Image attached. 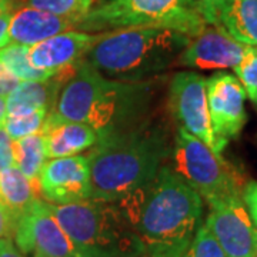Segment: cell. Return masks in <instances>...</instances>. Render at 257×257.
Here are the masks:
<instances>
[{"label": "cell", "mask_w": 257, "mask_h": 257, "mask_svg": "<svg viewBox=\"0 0 257 257\" xmlns=\"http://www.w3.org/2000/svg\"><path fill=\"white\" fill-rule=\"evenodd\" d=\"M25 6L53 13L77 23V28L92 12L94 0H23Z\"/></svg>", "instance_id": "cell-22"}, {"label": "cell", "mask_w": 257, "mask_h": 257, "mask_svg": "<svg viewBox=\"0 0 257 257\" xmlns=\"http://www.w3.org/2000/svg\"><path fill=\"white\" fill-rule=\"evenodd\" d=\"M247 47L220 29L206 23L196 36L190 37L187 46L179 56L177 64L200 70L234 69L241 62Z\"/></svg>", "instance_id": "cell-13"}, {"label": "cell", "mask_w": 257, "mask_h": 257, "mask_svg": "<svg viewBox=\"0 0 257 257\" xmlns=\"http://www.w3.org/2000/svg\"><path fill=\"white\" fill-rule=\"evenodd\" d=\"M197 0H104L93 8L79 29H124L140 26L169 28L189 37L204 26L196 9Z\"/></svg>", "instance_id": "cell-6"}, {"label": "cell", "mask_w": 257, "mask_h": 257, "mask_svg": "<svg viewBox=\"0 0 257 257\" xmlns=\"http://www.w3.org/2000/svg\"><path fill=\"white\" fill-rule=\"evenodd\" d=\"M0 63L20 82L47 80L53 76L36 69L29 59V46L19 43H9L8 46L0 49Z\"/></svg>", "instance_id": "cell-21"}, {"label": "cell", "mask_w": 257, "mask_h": 257, "mask_svg": "<svg viewBox=\"0 0 257 257\" xmlns=\"http://www.w3.org/2000/svg\"><path fill=\"white\" fill-rule=\"evenodd\" d=\"M15 243L32 257H77L73 243L55 217L50 203L37 199L18 221Z\"/></svg>", "instance_id": "cell-9"}, {"label": "cell", "mask_w": 257, "mask_h": 257, "mask_svg": "<svg viewBox=\"0 0 257 257\" xmlns=\"http://www.w3.org/2000/svg\"><path fill=\"white\" fill-rule=\"evenodd\" d=\"M183 257H227V254L214 239L210 230L206 227V224H202L196 231Z\"/></svg>", "instance_id": "cell-25"}, {"label": "cell", "mask_w": 257, "mask_h": 257, "mask_svg": "<svg viewBox=\"0 0 257 257\" xmlns=\"http://www.w3.org/2000/svg\"><path fill=\"white\" fill-rule=\"evenodd\" d=\"M77 67V66H76ZM76 72L66 70L52 76L47 80L20 82L18 87L6 97V116H22L37 110H53L59 93Z\"/></svg>", "instance_id": "cell-17"}, {"label": "cell", "mask_w": 257, "mask_h": 257, "mask_svg": "<svg viewBox=\"0 0 257 257\" xmlns=\"http://www.w3.org/2000/svg\"><path fill=\"white\" fill-rule=\"evenodd\" d=\"M15 166V153H13V140L8 132L0 126V172Z\"/></svg>", "instance_id": "cell-26"}, {"label": "cell", "mask_w": 257, "mask_h": 257, "mask_svg": "<svg viewBox=\"0 0 257 257\" xmlns=\"http://www.w3.org/2000/svg\"><path fill=\"white\" fill-rule=\"evenodd\" d=\"M50 207L77 257H147L136 230L114 202L87 199Z\"/></svg>", "instance_id": "cell-5"}, {"label": "cell", "mask_w": 257, "mask_h": 257, "mask_svg": "<svg viewBox=\"0 0 257 257\" xmlns=\"http://www.w3.org/2000/svg\"><path fill=\"white\" fill-rule=\"evenodd\" d=\"M0 257H26L16 246V243L10 237L0 239Z\"/></svg>", "instance_id": "cell-30"}, {"label": "cell", "mask_w": 257, "mask_h": 257, "mask_svg": "<svg viewBox=\"0 0 257 257\" xmlns=\"http://www.w3.org/2000/svg\"><path fill=\"white\" fill-rule=\"evenodd\" d=\"M190 37L169 28L140 26L101 33L84 62L120 82H147L177 64Z\"/></svg>", "instance_id": "cell-4"}, {"label": "cell", "mask_w": 257, "mask_h": 257, "mask_svg": "<svg viewBox=\"0 0 257 257\" xmlns=\"http://www.w3.org/2000/svg\"><path fill=\"white\" fill-rule=\"evenodd\" d=\"M19 83L20 80L18 77H15L3 64L0 63V96L8 97L10 93L18 87Z\"/></svg>", "instance_id": "cell-29"}, {"label": "cell", "mask_w": 257, "mask_h": 257, "mask_svg": "<svg viewBox=\"0 0 257 257\" xmlns=\"http://www.w3.org/2000/svg\"><path fill=\"white\" fill-rule=\"evenodd\" d=\"M152 99V80H113L82 60L64 83L45 126L79 121L94 128L99 139L107 138L143 123Z\"/></svg>", "instance_id": "cell-2"}, {"label": "cell", "mask_w": 257, "mask_h": 257, "mask_svg": "<svg viewBox=\"0 0 257 257\" xmlns=\"http://www.w3.org/2000/svg\"><path fill=\"white\" fill-rule=\"evenodd\" d=\"M206 92L211 127L223 150L246 123V92L236 76L224 72L206 79Z\"/></svg>", "instance_id": "cell-11"}, {"label": "cell", "mask_w": 257, "mask_h": 257, "mask_svg": "<svg viewBox=\"0 0 257 257\" xmlns=\"http://www.w3.org/2000/svg\"><path fill=\"white\" fill-rule=\"evenodd\" d=\"M196 9L207 25L257 47V0H197Z\"/></svg>", "instance_id": "cell-15"}, {"label": "cell", "mask_w": 257, "mask_h": 257, "mask_svg": "<svg viewBox=\"0 0 257 257\" xmlns=\"http://www.w3.org/2000/svg\"><path fill=\"white\" fill-rule=\"evenodd\" d=\"M172 146L167 128L146 120L136 127L99 139L87 153L90 199L119 202L147 184L165 165Z\"/></svg>", "instance_id": "cell-3"}, {"label": "cell", "mask_w": 257, "mask_h": 257, "mask_svg": "<svg viewBox=\"0 0 257 257\" xmlns=\"http://www.w3.org/2000/svg\"><path fill=\"white\" fill-rule=\"evenodd\" d=\"M42 133L46 138L47 159L76 156L90 150L99 142L97 132L79 121H62L45 126Z\"/></svg>", "instance_id": "cell-18"}, {"label": "cell", "mask_w": 257, "mask_h": 257, "mask_svg": "<svg viewBox=\"0 0 257 257\" xmlns=\"http://www.w3.org/2000/svg\"><path fill=\"white\" fill-rule=\"evenodd\" d=\"M39 187L32 183L16 166L0 172V206L18 221L39 199Z\"/></svg>", "instance_id": "cell-19"}, {"label": "cell", "mask_w": 257, "mask_h": 257, "mask_svg": "<svg viewBox=\"0 0 257 257\" xmlns=\"http://www.w3.org/2000/svg\"><path fill=\"white\" fill-rule=\"evenodd\" d=\"M169 107L179 127L221 155L223 150L211 127L206 79L203 76L194 72L176 73L170 83Z\"/></svg>", "instance_id": "cell-8"}, {"label": "cell", "mask_w": 257, "mask_h": 257, "mask_svg": "<svg viewBox=\"0 0 257 257\" xmlns=\"http://www.w3.org/2000/svg\"><path fill=\"white\" fill-rule=\"evenodd\" d=\"M6 119V97L0 96V126H3Z\"/></svg>", "instance_id": "cell-33"}, {"label": "cell", "mask_w": 257, "mask_h": 257, "mask_svg": "<svg viewBox=\"0 0 257 257\" xmlns=\"http://www.w3.org/2000/svg\"><path fill=\"white\" fill-rule=\"evenodd\" d=\"M136 230L147 257H183L202 226L203 199L172 166L114 202Z\"/></svg>", "instance_id": "cell-1"}, {"label": "cell", "mask_w": 257, "mask_h": 257, "mask_svg": "<svg viewBox=\"0 0 257 257\" xmlns=\"http://www.w3.org/2000/svg\"><path fill=\"white\" fill-rule=\"evenodd\" d=\"M16 227H18V220L6 209L0 206V239H5V237L13 239L16 233Z\"/></svg>", "instance_id": "cell-28"}, {"label": "cell", "mask_w": 257, "mask_h": 257, "mask_svg": "<svg viewBox=\"0 0 257 257\" xmlns=\"http://www.w3.org/2000/svg\"><path fill=\"white\" fill-rule=\"evenodd\" d=\"M12 13H13V12H12ZM12 13L0 15V49H3V47L8 46L10 43L9 26Z\"/></svg>", "instance_id": "cell-31"}, {"label": "cell", "mask_w": 257, "mask_h": 257, "mask_svg": "<svg viewBox=\"0 0 257 257\" xmlns=\"http://www.w3.org/2000/svg\"><path fill=\"white\" fill-rule=\"evenodd\" d=\"M43 199L50 204H69L92 197L90 163L87 156L49 159L39 176Z\"/></svg>", "instance_id": "cell-12"}, {"label": "cell", "mask_w": 257, "mask_h": 257, "mask_svg": "<svg viewBox=\"0 0 257 257\" xmlns=\"http://www.w3.org/2000/svg\"><path fill=\"white\" fill-rule=\"evenodd\" d=\"M170 155L176 173L209 204L241 196L244 184L234 166L183 128H177Z\"/></svg>", "instance_id": "cell-7"}, {"label": "cell", "mask_w": 257, "mask_h": 257, "mask_svg": "<svg viewBox=\"0 0 257 257\" xmlns=\"http://www.w3.org/2000/svg\"><path fill=\"white\" fill-rule=\"evenodd\" d=\"M206 227L227 257H253L257 229L250 219L241 196H233L209 204Z\"/></svg>", "instance_id": "cell-10"}, {"label": "cell", "mask_w": 257, "mask_h": 257, "mask_svg": "<svg viewBox=\"0 0 257 257\" xmlns=\"http://www.w3.org/2000/svg\"><path fill=\"white\" fill-rule=\"evenodd\" d=\"M100 36L101 33L67 30L29 47V59L36 69L55 76L76 69Z\"/></svg>", "instance_id": "cell-14"}, {"label": "cell", "mask_w": 257, "mask_h": 257, "mask_svg": "<svg viewBox=\"0 0 257 257\" xmlns=\"http://www.w3.org/2000/svg\"><path fill=\"white\" fill-rule=\"evenodd\" d=\"M49 110H37L22 116H6L3 127L8 132L10 139L15 142L30 135L42 133L43 126L46 123Z\"/></svg>", "instance_id": "cell-23"}, {"label": "cell", "mask_w": 257, "mask_h": 257, "mask_svg": "<svg viewBox=\"0 0 257 257\" xmlns=\"http://www.w3.org/2000/svg\"><path fill=\"white\" fill-rule=\"evenodd\" d=\"M253 257H257V241H256V247H254V254H253Z\"/></svg>", "instance_id": "cell-34"}, {"label": "cell", "mask_w": 257, "mask_h": 257, "mask_svg": "<svg viewBox=\"0 0 257 257\" xmlns=\"http://www.w3.org/2000/svg\"><path fill=\"white\" fill-rule=\"evenodd\" d=\"M241 199L246 204L250 219L257 229V182H250L244 184V189L241 193Z\"/></svg>", "instance_id": "cell-27"}, {"label": "cell", "mask_w": 257, "mask_h": 257, "mask_svg": "<svg viewBox=\"0 0 257 257\" xmlns=\"http://www.w3.org/2000/svg\"><path fill=\"white\" fill-rule=\"evenodd\" d=\"M233 70L241 83L246 96L257 104V47L248 46L241 62Z\"/></svg>", "instance_id": "cell-24"}, {"label": "cell", "mask_w": 257, "mask_h": 257, "mask_svg": "<svg viewBox=\"0 0 257 257\" xmlns=\"http://www.w3.org/2000/svg\"><path fill=\"white\" fill-rule=\"evenodd\" d=\"M15 6V0H0V15L12 13Z\"/></svg>", "instance_id": "cell-32"}, {"label": "cell", "mask_w": 257, "mask_h": 257, "mask_svg": "<svg viewBox=\"0 0 257 257\" xmlns=\"http://www.w3.org/2000/svg\"><path fill=\"white\" fill-rule=\"evenodd\" d=\"M13 153H15V166L32 183L39 187V176L45 163L49 160L45 135L36 133L15 140Z\"/></svg>", "instance_id": "cell-20"}, {"label": "cell", "mask_w": 257, "mask_h": 257, "mask_svg": "<svg viewBox=\"0 0 257 257\" xmlns=\"http://www.w3.org/2000/svg\"><path fill=\"white\" fill-rule=\"evenodd\" d=\"M77 28V23L56 16L45 10L23 6L12 13L10 18V43L33 46L46 39Z\"/></svg>", "instance_id": "cell-16"}]
</instances>
